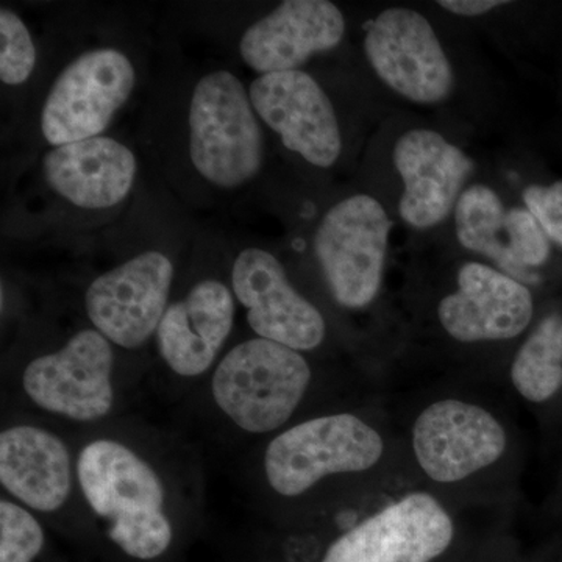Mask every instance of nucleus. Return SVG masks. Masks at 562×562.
Returning <instances> with one entry per match:
<instances>
[{
	"label": "nucleus",
	"instance_id": "nucleus-25",
	"mask_svg": "<svg viewBox=\"0 0 562 562\" xmlns=\"http://www.w3.org/2000/svg\"><path fill=\"white\" fill-rule=\"evenodd\" d=\"M524 202L549 239L562 247V180L550 187L531 184L525 188Z\"/></svg>",
	"mask_w": 562,
	"mask_h": 562
},
{
	"label": "nucleus",
	"instance_id": "nucleus-7",
	"mask_svg": "<svg viewBox=\"0 0 562 562\" xmlns=\"http://www.w3.org/2000/svg\"><path fill=\"white\" fill-rule=\"evenodd\" d=\"M173 276L169 255L150 249L95 277L85 292L92 327L114 346L139 349L157 333L168 310Z\"/></svg>",
	"mask_w": 562,
	"mask_h": 562
},
{
	"label": "nucleus",
	"instance_id": "nucleus-9",
	"mask_svg": "<svg viewBox=\"0 0 562 562\" xmlns=\"http://www.w3.org/2000/svg\"><path fill=\"white\" fill-rule=\"evenodd\" d=\"M364 52L380 80L408 101L432 105L453 90L441 41L417 11L395 7L380 13L366 31Z\"/></svg>",
	"mask_w": 562,
	"mask_h": 562
},
{
	"label": "nucleus",
	"instance_id": "nucleus-8",
	"mask_svg": "<svg viewBox=\"0 0 562 562\" xmlns=\"http://www.w3.org/2000/svg\"><path fill=\"white\" fill-rule=\"evenodd\" d=\"M113 369V344L87 328L61 349L29 362L22 387L44 412L77 422L101 420L114 405Z\"/></svg>",
	"mask_w": 562,
	"mask_h": 562
},
{
	"label": "nucleus",
	"instance_id": "nucleus-23",
	"mask_svg": "<svg viewBox=\"0 0 562 562\" xmlns=\"http://www.w3.org/2000/svg\"><path fill=\"white\" fill-rule=\"evenodd\" d=\"M46 536L35 516L18 503L0 502V562H33Z\"/></svg>",
	"mask_w": 562,
	"mask_h": 562
},
{
	"label": "nucleus",
	"instance_id": "nucleus-5",
	"mask_svg": "<svg viewBox=\"0 0 562 562\" xmlns=\"http://www.w3.org/2000/svg\"><path fill=\"white\" fill-rule=\"evenodd\" d=\"M383 454L379 432L360 417L333 414L302 422L273 438L265 453L269 486L297 497L336 473L364 472Z\"/></svg>",
	"mask_w": 562,
	"mask_h": 562
},
{
	"label": "nucleus",
	"instance_id": "nucleus-16",
	"mask_svg": "<svg viewBox=\"0 0 562 562\" xmlns=\"http://www.w3.org/2000/svg\"><path fill=\"white\" fill-rule=\"evenodd\" d=\"M438 316L457 341H505L530 325L532 295L505 272L468 262L458 272V291L439 303Z\"/></svg>",
	"mask_w": 562,
	"mask_h": 562
},
{
	"label": "nucleus",
	"instance_id": "nucleus-21",
	"mask_svg": "<svg viewBox=\"0 0 562 562\" xmlns=\"http://www.w3.org/2000/svg\"><path fill=\"white\" fill-rule=\"evenodd\" d=\"M514 387L527 401L541 403L562 387V317H546L517 351Z\"/></svg>",
	"mask_w": 562,
	"mask_h": 562
},
{
	"label": "nucleus",
	"instance_id": "nucleus-22",
	"mask_svg": "<svg viewBox=\"0 0 562 562\" xmlns=\"http://www.w3.org/2000/svg\"><path fill=\"white\" fill-rule=\"evenodd\" d=\"M36 46L27 24L16 11L0 9V80L7 87H20L36 68Z\"/></svg>",
	"mask_w": 562,
	"mask_h": 562
},
{
	"label": "nucleus",
	"instance_id": "nucleus-17",
	"mask_svg": "<svg viewBox=\"0 0 562 562\" xmlns=\"http://www.w3.org/2000/svg\"><path fill=\"white\" fill-rule=\"evenodd\" d=\"M41 173L63 202L103 211L120 206L132 194L138 160L127 144L101 135L52 147L44 154Z\"/></svg>",
	"mask_w": 562,
	"mask_h": 562
},
{
	"label": "nucleus",
	"instance_id": "nucleus-3",
	"mask_svg": "<svg viewBox=\"0 0 562 562\" xmlns=\"http://www.w3.org/2000/svg\"><path fill=\"white\" fill-rule=\"evenodd\" d=\"M312 382L301 351L254 338L233 347L213 373L216 405L241 430L271 432L291 419Z\"/></svg>",
	"mask_w": 562,
	"mask_h": 562
},
{
	"label": "nucleus",
	"instance_id": "nucleus-20",
	"mask_svg": "<svg viewBox=\"0 0 562 562\" xmlns=\"http://www.w3.org/2000/svg\"><path fill=\"white\" fill-rule=\"evenodd\" d=\"M454 209L457 238L461 246L491 258L506 276L519 280L509 244L508 211L497 192L484 184H472L462 192Z\"/></svg>",
	"mask_w": 562,
	"mask_h": 562
},
{
	"label": "nucleus",
	"instance_id": "nucleus-18",
	"mask_svg": "<svg viewBox=\"0 0 562 562\" xmlns=\"http://www.w3.org/2000/svg\"><path fill=\"white\" fill-rule=\"evenodd\" d=\"M235 301L224 281L205 279L168 306L155 336L158 353L172 372L192 379L210 371L232 335Z\"/></svg>",
	"mask_w": 562,
	"mask_h": 562
},
{
	"label": "nucleus",
	"instance_id": "nucleus-2",
	"mask_svg": "<svg viewBox=\"0 0 562 562\" xmlns=\"http://www.w3.org/2000/svg\"><path fill=\"white\" fill-rule=\"evenodd\" d=\"M249 90L227 69L206 72L188 106V157L214 190H243L265 165V135Z\"/></svg>",
	"mask_w": 562,
	"mask_h": 562
},
{
	"label": "nucleus",
	"instance_id": "nucleus-4",
	"mask_svg": "<svg viewBox=\"0 0 562 562\" xmlns=\"http://www.w3.org/2000/svg\"><path fill=\"white\" fill-rule=\"evenodd\" d=\"M135 63L114 46L92 47L72 58L50 85L40 127L52 147L101 136L131 101Z\"/></svg>",
	"mask_w": 562,
	"mask_h": 562
},
{
	"label": "nucleus",
	"instance_id": "nucleus-13",
	"mask_svg": "<svg viewBox=\"0 0 562 562\" xmlns=\"http://www.w3.org/2000/svg\"><path fill=\"white\" fill-rule=\"evenodd\" d=\"M413 443L420 468L431 480L454 483L498 461L506 449V435L486 409L442 401L420 414Z\"/></svg>",
	"mask_w": 562,
	"mask_h": 562
},
{
	"label": "nucleus",
	"instance_id": "nucleus-12",
	"mask_svg": "<svg viewBox=\"0 0 562 562\" xmlns=\"http://www.w3.org/2000/svg\"><path fill=\"white\" fill-rule=\"evenodd\" d=\"M453 539L441 503L417 492L344 532L321 562H431Z\"/></svg>",
	"mask_w": 562,
	"mask_h": 562
},
{
	"label": "nucleus",
	"instance_id": "nucleus-19",
	"mask_svg": "<svg viewBox=\"0 0 562 562\" xmlns=\"http://www.w3.org/2000/svg\"><path fill=\"white\" fill-rule=\"evenodd\" d=\"M0 483L33 512L54 513L72 491V465L66 443L33 425L0 435Z\"/></svg>",
	"mask_w": 562,
	"mask_h": 562
},
{
	"label": "nucleus",
	"instance_id": "nucleus-6",
	"mask_svg": "<svg viewBox=\"0 0 562 562\" xmlns=\"http://www.w3.org/2000/svg\"><path fill=\"white\" fill-rule=\"evenodd\" d=\"M391 228L382 203L368 194L350 195L324 214L314 235V254L339 305L358 310L375 301Z\"/></svg>",
	"mask_w": 562,
	"mask_h": 562
},
{
	"label": "nucleus",
	"instance_id": "nucleus-14",
	"mask_svg": "<svg viewBox=\"0 0 562 562\" xmlns=\"http://www.w3.org/2000/svg\"><path fill=\"white\" fill-rule=\"evenodd\" d=\"M394 165L405 187L398 213L419 231L435 227L449 216L473 171L464 151L427 128L406 132L398 138Z\"/></svg>",
	"mask_w": 562,
	"mask_h": 562
},
{
	"label": "nucleus",
	"instance_id": "nucleus-26",
	"mask_svg": "<svg viewBox=\"0 0 562 562\" xmlns=\"http://www.w3.org/2000/svg\"><path fill=\"white\" fill-rule=\"evenodd\" d=\"M505 0H441L438 5L460 16H482L497 7L506 5Z\"/></svg>",
	"mask_w": 562,
	"mask_h": 562
},
{
	"label": "nucleus",
	"instance_id": "nucleus-15",
	"mask_svg": "<svg viewBox=\"0 0 562 562\" xmlns=\"http://www.w3.org/2000/svg\"><path fill=\"white\" fill-rule=\"evenodd\" d=\"M346 35V18L327 0H286L239 41L243 61L255 72L299 70L314 54L339 46Z\"/></svg>",
	"mask_w": 562,
	"mask_h": 562
},
{
	"label": "nucleus",
	"instance_id": "nucleus-11",
	"mask_svg": "<svg viewBox=\"0 0 562 562\" xmlns=\"http://www.w3.org/2000/svg\"><path fill=\"white\" fill-rule=\"evenodd\" d=\"M232 291L246 308L257 338L297 351L314 350L325 339L327 325L312 302L292 286L284 266L271 251L246 247L232 266Z\"/></svg>",
	"mask_w": 562,
	"mask_h": 562
},
{
	"label": "nucleus",
	"instance_id": "nucleus-24",
	"mask_svg": "<svg viewBox=\"0 0 562 562\" xmlns=\"http://www.w3.org/2000/svg\"><path fill=\"white\" fill-rule=\"evenodd\" d=\"M509 244L519 281L532 280L530 269L539 268L550 257V239L541 224L527 209L508 210Z\"/></svg>",
	"mask_w": 562,
	"mask_h": 562
},
{
	"label": "nucleus",
	"instance_id": "nucleus-1",
	"mask_svg": "<svg viewBox=\"0 0 562 562\" xmlns=\"http://www.w3.org/2000/svg\"><path fill=\"white\" fill-rule=\"evenodd\" d=\"M77 479L95 516L109 522V538L135 558H160L172 542L166 491L149 462L125 443L98 439L81 450Z\"/></svg>",
	"mask_w": 562,
	"mask_h": 562
},
{
	"label": "nucleus",
	"instance_id": "nucleus-10",
	"mask_svg": "<svg viewBox=\"0 0 562 562\" xmlns=\"http://www.w3.org/2000/svg\"><path fill=\"white\" fill-rule=\"evenodd\" d=\"M251 105L262 124L303 160L331 168L341 157L342 136L327 92L305 70L265 74L251 81Z\"/></svg>",
	"mask_w": 562,
	"mask_h": 562
}]
</instances>
